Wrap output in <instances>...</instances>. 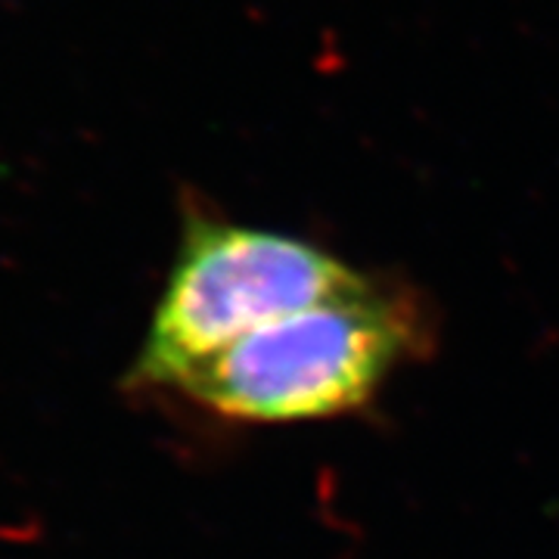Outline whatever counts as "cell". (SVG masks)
Segmentation results:
<instances>
[{"mask_svg":"<svg viewBox=\"0 0 559 559\" xmlns=\"http://www.w3.org/2000/svg\"><path fill=\"white\" fill-rule=\"evenodd\" d=\"M429 348V318L395 283L370 277L252 330L197 367L175 395L224 423L289 426L348 417Z\"/></svg>","mask_w":559,"mask_h":559,"instance_id":"obj_1","label":"cell"},{"mask_svg":"<svg viewBox=\"0 0 559 559\" xmlns=\"http://www.w3.org/2000/svg\"><path fill=\"white\" fill-rule=\"evenodd\" d=\"M370 274L323 246L252 224L190 215L128 382L175 392L252 330L358 289Z\"/></svg>","mask_w":559,"mask_h":559,"instance_id":"obj_2","label":"cell"}]
</instances>
